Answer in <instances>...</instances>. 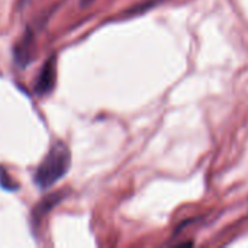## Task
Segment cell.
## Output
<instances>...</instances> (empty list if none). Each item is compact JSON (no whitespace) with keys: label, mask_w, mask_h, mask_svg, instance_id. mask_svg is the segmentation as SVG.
<instances>
[{"label":"cell","mask_w":248,"mask_h":248,"mask_svg":"<svg viewBox=\"0 0 248 248\" xmlns=\"http://www.w3.org/2000/svg\"><path fill=\"white\" fill-rule=\"evenodd\" d=\"M71 157L68 148L62 142H55L44 161L38 166L36 173L33 176L35 183L41 189H48L55 185L61 177H64L70 169Z\"/></svg>","instance_id":"6da1fadb"},{"label":"cell","mask_w":248,"mask_h":248,"mask_svg":"<svg viewBox=\"0 0 248 248\" xmlns=\"http://www.w3.org/2000/svg\"><path fill=\"white\" fill-rule=\"evenodd\" d=\"M54 84H55V62H54V58H51L44 64L38 76L35 89L39 94H46L52 90Z\"/></svg>","instance_id":"7a4b0ae2"}]
</instances>
